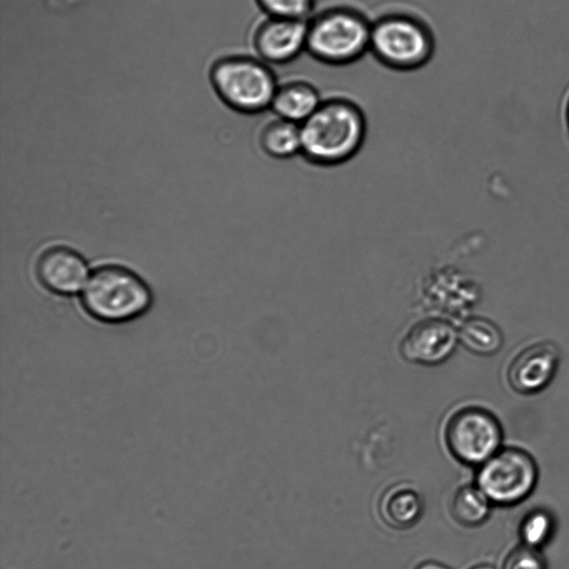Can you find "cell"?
Listing matches in <instances>:
<instances>
[{"label": "cell", "mask_w": 569, "mask_h": 569, "mask_svg": "<svg viewBox=\"0 0 569 569\" xmlns=\"http://www.w3.org/2000/svg\"><path fill=\"white\" fill-rule=\"evenodd\" d=\"M539 470L535 458L519 447H502L477 467L476 485L492 505L510 507L535 490Z\"/></svg>", "instance_id": "52a82bcc"}, {"label": "cell", "mask_w": 569, "mask_h": 569, "mask_svg": "<svg viewBox=\"0 0 569 569\" xmlns=\"http://www.w3.org/2000/svg\"><path fill=\"white\" fill-rule=\"evenodd\" d=\"M81 303L88 315L98 321L123 323L150 309L152 293L134 271L119 264H104L89 276Z\"/></svg>", "instance_id": "277c9868"}, {"label": "cell", "mask_w": 569, "mask_h": 569, "mask_svg": "<svg viewBox=\"0 0 569 569\" xmlns=\"http://www.w3.org/2000/svg\"><path fill=\"white\" fill-rule=\"evenodd\" d=\"M459 342L469 352L480 357L497 355L505 345L500 327L486 317H470L458 329Z\"/></svg>", "instance_id": "9a60e30c"}, {"label": "cell", "mask_w": 569, "mask_h": 569, "mask_svg": "<svg viewBox=\"0 0 569 569\" xmlns=\"http://www.w3.org/2000/svg\"><path fill=\"white\" fill-rule=\"evenodd\" d=\"M306 22V52L322 64L349 66L369 52L371 19L355 7L330 6Z\"/></svg>", "instance_id": "7a4b0ae2"}, {"label": "cell", "mask_w": 569, "mask_h": 569, "mask_svg": "<svg viewBox=\"0 0 569 569\" xmlns=\"http://www.w3.org/2000/svg\"><path fill=\"white\" fill-rule=\"evenodd\" d=\"M258 144L276 160H288L301 153L300 124L273 114L260 129Z\"/></svg>", "instance_id": "5bb4252c"}, {"label": "cell", "mask_w": 569, "mask_h": 569, "mask_svg": "<svg viewBox=\"0 0 569 569\" xmlns=\"http://www.w3.org/2000/svg\"><path fill=\"white\" fill-rule=\"evenodd\" d=\"M300 130L301 158L312 166L330 168L358 154L367 138L368 122L358 102L333 94L323 97Z\"/></svg>", "instance_id": "6da1fadb"}, {"label": "cell", "mask_w": 569, "mask_h": 569, "mask_svg": "<svg viewBox=\"0 0 569 569\" xmlns=\"http://www.w3.org/2000/svg\"><path fill=\"white\" fill-rule=\"evenodd\" d=\"M266 16L307 20L316 0H256Z\"/></svg>", "instance_id": "ac0fdd59"}, {"label": "cell", "mask_w": 569, "mask_h": 569, "mask_svg": "<svg viewBox=\"0 0 569 569\" xmlns=\"http://www.w3.org/2000/svg\"><path fill=\"white\" fill-rule=\"evenodd\" d=\"M502 569H547V563L539 549L521 545L509 553Z\"/></svg>", "instance_id": "d6986e66"}, {"label": "cell", "mask_w": 569, "mask_h": 569, "mask_svg": "<svg viewBox=\"0 0 569 569\" xmlns=\"http://www.w3.org/2000/svg\"><path fill=\"white\" fill-rule=\"evenodd\" d=\"M563 121H565L566 131L569 137V92H568V94L565 99V103H563Z\"/></svg>", "instance_id": "44dd1931"}, {"label": "cell", "mask_w": 569, "mask_h": 569, "mask_svg": "<svg viewBox=\"0 0 569 569\" xmlns=\"http://www.w3.org/2000/svg\"><path fill=\"white\" fill-rule=\"evenodd\" d=\"M561 349L550 339H533L515 349L502 367V379L515 395L531 397L545 391L561 365Z\"/></svg>", "instance_id": "ba28073f"}, {"label": "cell", "mask_w": 569, "mask_h": 569, "mask_svg": "<svg viewBox=\"0 0 569 569\" xmlns=\"http://www.w3.org/2000/svg\"><path fill=\"white\" fill-rule=\"evenodd\" d=\"M210 78L226 104L249 114L270 109L279 83L271 66L257 56L247 54L219 59L211 68Z\"/></svg>", "instance_id": "5b68a950"}, {"label": "cell", "mask_w": 569, "mask_h": 569, "mask_svg": "<svg viewBox=\"0 0 569 569\" xmlns=\"http://www.w3.org/2000/svg\"><path fill=\"white\" fill-rule=\"evenodd\" d=\"M88 268L84 258L76 250L56 246L47 249L38 259L37 276L49 291L71 296L87 282Z\"/></svg>", "instance_id": "8fae6325"}, {"label": "cell", "mask_w": 569, "mask_h": 569, "mask_svg": "<svg viewBox=\"0 0 569 569\" xmlns=\"http://www.w3.org/2000/svg\"><path fill=\"white\" fill-rule=\"evenodd\" d=\"M426 509L421 492L409 482H398L388 487L378 500L380 520L390 529L405 531L415 527Z\"/></svg>", "instance_id": "7c38bea8"}, {"label": "cell", "mask_w": 569, "mask_h": 569, "mask_svg": "<svg viewBox=\"0 0 569 569\" xmlns=\"http://www.w3.org/2000/svg\"><path fill=\"white\" fill-rule=\"evenodd\" d=\"M369 52L385 68L398 72L425 67L436 52L430 24L408 11H387L371 20Z\"/></svg>", "instance_id": "3957f363"}, {"label": "cell", "mask_w": 569, "mask_h": 569, "mask_svg": "<svg viewBox=\"0 0 569 569\" xmlns=\"http://www.w3.org/2000/svg\"><path fill=\"white\" fill-rule=\"evenodd\" d=\"M491 506L490 500L475 483L458 488L451 497L449 509L458 525L475 528L487 521Z\"/></svg>", "instance_id": "2e32d148"}, {"label": "cell", "mask_w": 569, "mask_h": 569, "mask_svg": "<svg viewBox=\"0 0 569 569\" xmlns=\"http://www.w3.org/2000/svg\"><path fill=\"white\" fill-rule=\"evenodd\" d=\"M470 569H496V568L490 565H478V566L471 567Z\"/></svg>", "instance_id": "7402d4cb"}, {"label": "cell", "mask_w": 569, "mask_h": 569, "mask_svg": "<svg viewBox=\"0 0 569 569\" xmlns=\"http://www.w3.org/2000/svg\"><path fill=\"white\" fill-rule=\"evenodd\" d=\"M458 342V329L449 321L429 318L406 332L400 341V353L410 362L436 366L451 357Z\"/></svg>", "instance_id": "30bf717a"}, {"label": "cell", "mask_w": 569, "mask_h": 569, "mask_svg": "<svg viewBox=\"0 0 569 569\" xmlns=\"http://www.w3.org/2000/svg\"><path fill=\"white\" fill-rule=\"evenodd\" d=\"M307 20L266 16L252 32L258 58L269 66H283L306 52Z\"/></svg>", "instance_id": "9c48e42d"}, {"label": "cell", "mask_w": 569, "mask_h": 569, "mask_svg": "<svg viewBox=\"0 0 569 569\" xmlns=\"http://www.w3.org/2000/svg\"><path fill=\"white\" fill-rule=\"evenodd\" d=\"M555 521L550 512L543 509L529 511L519 526V537L526 547L541 549L552 538Z\"/></svg>", "instance_id": "e0dca14e"}, {"label": "cell", "mask_w": 569, "mask_h": 569, "mask_svg": "<svg viewBox=\"0 0 569 569\" xmlns=\"http://www.w3.org/2000/svg\"><path fill=\"white\" fill-rule=\"evenodd\" d=\"M415 569H450L448 566L435 561V560H427L421 563H419Z\"/></svg>", "instance_id": "ffe728a7"}, {"label": "cell", "mask_w": 569, "mask_h": 569, "mask_svg": "<svg viewBox=\"0 0 569 569\" xmlns=\"http://www.w3.org/2000/svg\"><path fill=\"white\" fill-rule=\"evenodd\" d=\"M323 97L306 79H289L278 83L270 110L277 117L301 124L319 107Z\"/></svg>", "instance_id": "4fadbf2b"}, {"label": "cell", "mask_w": 569, "mask_h": 569, "mask_svg": "<svg viewBox=\"0 0 569 569\" xmlns=\"http://www.w3.org/2000/svg\"><path fill=\"white\" fill-rule=\"evenodd\" d=\"M503 427L488 407L468 403L448 417L443 440L449 453L460 463L478 467L503 447Z\"/></svg>", "instance_id": "8992f818"}]
</instances>
